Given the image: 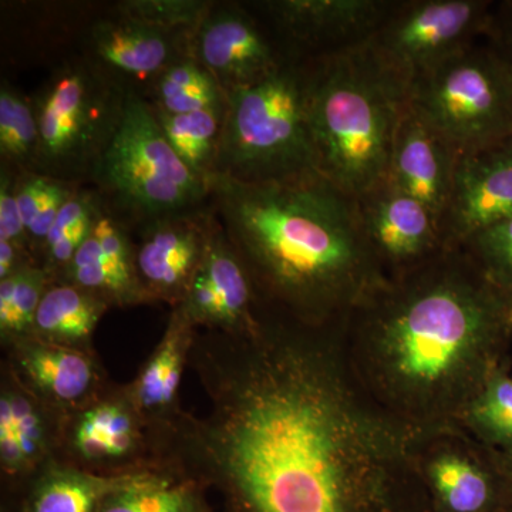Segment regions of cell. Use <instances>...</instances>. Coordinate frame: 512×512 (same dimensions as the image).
I'll return each instance as SVG.
<instances>
[{"label":"cell","instance_id":"cell-1","mask_svg":"<svg viewBox=\"0 0 512 512\" xmlns=\"http://www.w3.org/2000/svg\"><path fill=\"white\" fill-rule=\"evenodd\" d=\"M339 330L259 309L242 332L198 329L188 367L210 409L157 431L160 470L220 512H433L413 434L357 386Z\"/></svg>","mask_w":512,"mask_h":512},{"label":"cell","instance_id":"cell-2","mask_svg":"<svg viewBox=\"0 0 512 512\" xmlns=\"http://www.w3.org/2000/svg\"><path fill=\"white\" fill-rule=\"evenodd\" d=\"M353 380L413 436L463 429L510 365L512 309L461 249L386 276L339 330Z\"/></svg>","mask_w":512,"mask_h":512},{"label":"cell","instance_id":"cell-3","mask_svg":"<svg viewBox=\"0 0 512 512\" xmlns=\"http://www.w3.org/2000/svg\"><path fill=\"white\" fill-rule=\"evenodd\" d=\"M210 202L254 288L256 309L339 328L386 278L356 198L318 173L245 184L214 175Z\"/></svg>","mask_w":512,"mask_h":512},{"label":"cell","instance_id":"cell-4","mask_svg":"<svg viewBox=\"0 0 512 512\" xmlns=\"http://www.w3.org/2000/svg\"><path fill=\"white\" fill-rule=\"evenodd\" d=\"M409 92L365 45L309 60V126L320 175L350 197L386 184Z\"/></svg>","mask_w":512,"mask_h":512},{"label":"cell","instance_id":"cell-5","mask_svg":"<svg viewBox=\"0 0 512 512\" xmlns=\"http://www.w3.org/2000/svg\"><path fill=\"white\" fill-rule=\"evenodd\" d=\"M318 173L309 126V60L289 59L244 89L225 93L215 175L281 183Z\"/></svg>","mask_w":512,"mask_h":512},{"label":"cell","instance_id":"cell-6","mask_svg":"<svg viewBox=\"0 0 512 512\" xmlns=\"http://www.w3.org/2000/svg\"><path fill=\"white\" fill-rule=\"evenodd\" d=\"M101 211L136 237L154 222L210 204V184L174 153L146 99L128 94L126 116L90 180Z\"/></svg>","mask_w":512,"mask_h":512},{"label":"cell","instance_id":"cell-7","mask_svg":"<svg viewBox=\"0 0 512 512\" xmlns=\"http://www.w3.org/2000/svg\"><path fill=\"white\" fill-rule=\"evenodd\" d=\"M130 90L82 53L50 69L30 94L39 127L37 173L89 185L119 133Z\"/></svg>","mask_w":512,"mask_h":512},{"label":"cell","instance_id":"cell-8","mask_svg":"<svg viewBox=\"0 0 512 512\" xmlns=\"http://www.w3.org/2000/svg\"><path fill=\"white\" fill-rule=\"evenodd\" d=\"M409 106L457 156L512 136L511 74L484 39L414 80Z\"/></svg>","mask_w":512,"mask_h":512},{"label":"cell","instance_id":"cell-9","mask_svg":"<svg viewBox=\"0 0 512 512\" xmlns=\"http://www.w3.org/2000/svg\"><path fill=\"white\" fill-rule=\"evenodd\" d=\"M494 5L490 0H399L365 46L409 92L414 80L484 39Z\"/></svg>","mask_w":512,"mask_h":512},{"label":"cell","instance_id":"cell-10","mask_svg":"<svg viewBox=\"0 0 512 512\" xmlns=\"http://www.w3.org/2000/svg\"><path fill=\"white\" fill-rule=\"evenodd\" d=\"M56 460L100 476L160 470L153 430L116 382L63 416Z\"/></svg>","mask_w":512,"mask_h":512},{"label":"cell","instance_id":"cell-11","mask_svg":"<svg viewBox=\"0 0 512 512\" xmlns=\"http://www.w3.org/2000/svg\"><path fill=\"white\" fill-rule=\"evenodd\" d=\"M414 458L433 512H505L500 458L467 430L414 436Z\"/></svg>","mask_w":512,"mask_h":512},{"label":"cell","instance_id":"cell-12","mask_svg":"<svg viewBox=\"0 0 512 512\" xmlns=\"http://www.w3.org/2000/svg\"><path fill=\"white\" fill-rule=\"evenodd\" d=\"M399 0H248L291 59L365 45Z\"/></svg>","mask_w":512,"mask_h":512},{"label":"cell","instance_id":"cell-13","mask_svg":"<svg viewBox=\"0 0 512 512\" xmlns=\"http://www.w3.org/2000/svg\"><path fill=\"white\" fill-rule=\"evenodd\" d=\"M190 53L224 93L265 79L291 59L264 20L241 0H212L192 36Z\"/></svg>","mask_w":512,"mask_h":512},{"label":"cell","instance_id":"cell-14","mask_svg":"<svg viewBox=\"0 0 512 512\" xmlns=\"http://www.w3.org/2000/svg\"><path fill=\"white\" fill-rule=\"evenodd\" d=\"M191 39L127 15L117 2L104 3L84 35L80 53L143 96L180 57L191 56Z\"/></svg>","mask_w":512,"mask_h":512},{"label":"cell","instance_id":"cell-15","mask_svg":"<svg viewBox=\"0 0 512 512\" xmlns=\"http://www.w3.org/2000/svg\"><path fill=\"white\" fill-rule=\"evenodd\" d=\"M215 225L211 202L154 222L134 237V265L144 305L183 303L200 271Z\"/></svg>","mask_w":512,"mask_h":512},{"label":"cell","instance_id":"cell-16","mask_svg":"<svg viewBox=\"0 0 512 512\" xmlns=\"http://www.w3.org/2000/svg\"><path fill=\"white\" fill-rule=\"evenodd\" d=\"M2 363L29 393L66 414L86 406L113 383L99 353L25 336L3 346Z\"/></svg>","mask_w":512,"mask_h":512},{"label":"cell","instance_id":"cell-17","mask_svg":"<svg viewBox=\"0 0 512 512\" xmlns=\"http://www.w3.org/2000/svg\"><path fill=\"white\" fill-rule=\"evenodd\" d=\"M512 215V136L477 153L458 156L453 184L440 218L444 249Z\"/></svg>","mask_w":512,"mask_h":512},{"label":"cell","instance_id":"cell-18","mask_svg":"<svg viewBox=\"0 0 512 512\" xmlns=\"http://www.w3.org/2000/svg\"><path fill=\"white\" fill-rule=\"evenodd\" d=\"M363 234L383 274L409 271L444 251L439 220L416 198L383 184L357 200Z\"/></svg>","mask_w":512,"mask_h":512},{"label":"cell","instance_id":"cell-19","mask_svg":"<svg viewBox=\"0 0 512 512\" xmlns=\"http://www.w3.org/2000/svg\"><path fill=\"white\" fill-rule=\"evenodd\" d=\"M106 2H2V60L50 69L80 52L90 23Z\"/></svg>","mask_w":512,"mask_h":512},{"label":"cell","instance_id":"cell-20","mask_svg":"<svg viewBox=\"0 0 512 512\" xmlns=\"http://www.w3.org/2000/svg\"><path fill=\"white\" fill-rule=\"evenodd\" d=\"M63 416L29 393L0 363V476L3 494L56 460Z\"/></svg>","mask_w":512,"mask_h":512},{"label":"cell","instance_id":"cell-21","mask_svg":"<svg viewBox=\"0 0 512 512\" xmlns=\"http://www.w3.org/2000/svg\"><path fill=\"white\" fill-rule=\"evenodd\" d=\"M457 157L453 148L407 106L394 136L386 184L426 205L440 222Z\"/></svg>","mask_w":512,"mask_h":512},{"label":"cell","instance_id":"cell-22","mask_svg":"<svg viewBox=\"0 0 512 512\" xmlns=\"http://www.w3.org/2000/svg\"><path fill=\"white\" fill-rule=\"evenodd\" d=\"M197 332L183 306H175L160 342L137 376L126 384L131 402L153 433L167 427L184 410L180 400L181 380L190 363Z\"/></svg>","mask_w":512,"mask_h":512},{"label":"cell","instance_id":"cell-23","mask_svg":"<svg viewBox=\"0 0 512 512\" xmlns=\"http://www.w3.org/2000/svg\"><path fill=\"white\" fill-rule=\"evenodd\" d=\"M137 474L100 476L53 460L18 490L3 494L2 512H96Z\"/></svg>","mask_w":512,"mask_h":512},{"label":"cell","instance_id":"cell-24","mask_svg":"<svg viewBox=\"0 0 512 512\" xmlns=\"http://www.w3.org/2000/svg\"><path fill=\"white\" fill-rule=\"evenodd\" d=\"M111 308L113 306L96 293L53 282L43 295L29 336L64 348L97 352L94 332Z\"/></svg>","mask_w":512,"mask_h":512},{"label":"cell","instance_id":"cell-25","mask_svg":"<svg viewBox=\"0 0 512 512\" xmlns=\"http://www.w3.org/2000/svg\"><path fill=\"white\" fill-rule=\"evenodd\" d=\"M207 493L191 478L148 470L107 495L96 512H217Z\"/></svg>","mask_w":512,"mask_h":512},{"label":"cell","instance_id":"cell-26","mask_svg":"<svg viewBox=\"0 0 512 512\" xmlns=\"http://www.w3.org/2000/svg\"><path fill=\"white\" fill-rule=\"evenodd\" d=\"M201 266L217 293L220 318L215 330L235 333L252 328L256 319L254 288L217 217Z\"/></svg>","mask_w":512,"mask_h":512},{"label":"cell","instance_id":"cell-27","mask_svg":"<svg viewBox=\"0 0 512 512\" xmlns=\"http://www.w3.org/2000/svg\"><path fill=\"white\" fill-rule=\"evenodd\" d=\"M153 113L174 153L192 174L208 183L217 171L225 104L185 114L154 109Z\"/></svg>","mask_w":512,"mask_h":512},{"label":"cell","instance_id":"cell-28","mask_svg":"<svg viewBox=\"0 0 512 512\" xmlns=\"http://www.w3.org/2000/svg\"><path fill=\"white\" fill-rule=\"evenodd\" d=\"M40 137L35 111L8 77L0 79V167L15 174L39 171ZM39 174V173H37Z\"/></svg>","mask_w":512,"mask_h":512},{"label":"cell","instance_id":"cell-29","mask_svg":"<svg viewBox=\"0 0 512 512\" xmlns=\"http://www.w3.org/2000/svg\"><path fill=\"white\" fill-rule=\"evenodd\" d=\"M57 282L79 286L96 293L106 299L113 308L144 305L137 279L121 271L104 255L93 231Z\"/></svg>","mask_w":512,"mask_h":512},{"label":"cell","instance_id":"cell-30","mask_svg":"<svg viewBox=\"0 0 512 512\" xmlns=\"http://www.w3.org/2000/svg\"><path fill=\"white\" fill-rule=\"evenodd\" d=\"M463 429L484 446L512 456V375L510 365L498 370L471 404Z\"/></svg>","mask_w":512,"mask_h":512},{"label":"cell","instance_id":"cell-31","mask_svg":"<svg viewBox=\"0 0 512 512\" xmlns=\"http://www.w3.org/2000/svg\"><path fill=\"white\" fill-rule=\"evenodd\" d=\"M52 284L42 266L32 264L0 279V346L25 338L46 289Z\"/></svg>","mask_w":512,"mask_h":512},{"label":"cell","instance_id":"cell-32","mask_svg":"<svg viewBox=\"0 0 512 512\" xmlns=\"http://www.w3.org/2000/svg\"><path fill=\"white\" fill-rule=\"evenodd\" d=\"M458 249L512 309V215L477 232Z\"/></svg>","mask_w":512,"mask_h":512},{"label":"cell","instance_id":"cell-33","mask_svg":"<svg viewBox=\"0 0 512 512\" xmlns=\"http://www.w3.org/2000/svg\"><path fill=\"white\" fill-rule=\"evenodd\" d=\"M212 0H119L127 15L185 37L194 36Z\"/></svg>","mask_w":512,"mask_h":512},{"label":"cell","instance_id":"cell-34","mask_svg":"<svg viewBox=\"0 0 512 512\" xmlns=\"http://www.w3.org/2000/svg\"><path fill=\"white\" fill-rule=\"evenodd\" d=\"M212 82H215L214 77L194 57L184 56L171 63L148 86V89L141 97L146 99L150 106L157 107L163 104L164 101L180 96V94L188 92V90Z\"/></svg>","mask_w":512,"mask_h":512},{"label":"cell","instance_id":"cell-35","mask_svg":"<svg viewBox=\"0 0 512 512\" xmlns=\"http://www.w3.org/2000/svg\"><path fill=\"white\" fill-rule=\"evenodd\" d=\"M80 187H83V185L50 178L49 187H47L42 204H40L39 210H37L35 220L26 229L30 254H32L37 265L40 266V262H42L47 237H49L50 229L55 224L60 208Z\"/></svg>","mask_w":512,"mask_h":512},{"label":"cell","instance_id":"cell-36","mask_svg":"<svg viewBox=\"0 0 512 512\" xmlns=\"http://www.w3.org/2000/svg\"><path fill=\"white\" fill-rule=\"evenodd\" d=\"M16 175L0 167V241H8L30 252L28 235L16 201Z\"/></svg>","mask_w":512,"mask_h":512},{"label":"cell","instance_id":"cell-37","mask_svg":"<svg viewBox=\"0 0 512 512\" xmlns=\"http://www.w3.org/2000/svg\"><path fill=\"white\" fill-rule=\"evenodd\" d=\"M484 40L504 60L512 79V0L495 2Z\"/></svg>","mask_w":512,"mask_h":512},{"label":"cell","instance_id":"cell-38","mask_svg":"<svg viewBox=\"0 0 512 512\" xmlns=\"http://www.w3.org/2000/svg\"><path fill=\"white\" fill-rule=\"evenodd\" d=\"M49 183L50 177L42 174L20 173L16 175V201H18L20 215H22L26 229L35 220Z\"/></svg>","mask_w":512,"mask_h":512},{"label":"cell","instance_id":"cell-39","mask_svg":"<svg viewBox=\"0 0 512 512\" xmlns=\"http://www.w3.org/2000/svg\"><path fill=\"white\" fill-rule=\"evenodd\" d=\"M498 458H500L501 473L504 478L505 512H512V456L498 453Z\"/></svg>","mask_w":512,"mask_h":512}]
</instances>
